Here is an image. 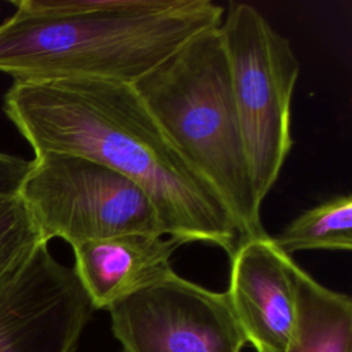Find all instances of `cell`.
Listing matches in <instances>:
<instances>
[{"label":"cell","mask_w":352,"mask_h":352,"mask_svg":"<svg viewBox=\"0 0 352 352\" xmlns=\"http://www.w3.org/2000/svg\"><path fill=\"white\" fill-rule=\"evenodd\" d=\"M4 113L36 155H80L135 182L157 208L165 234L183 245L201 242L232 256L243 241L230 209L166 138L133 84L14 81Z\"/></svg>","instance_id":"obj_1"},{"label":"cell","mask_w":352,"mask_h":352,"mask_svg":"<svg viewBox=\"0 0 352 352\" xmlns=\"http://www.w3.org/2000/svg\"><path fill=\"white\" fill-rule=\"evenodd\" d=\"M0 23V72L19 82L135 84L197 34L217 28L212 0H21Z\"/></svg>","instance_id":"obj_2"},{"label":"cell","mask_w":352,"mask_h":352,"mask_svg":"<svg viewBox=\"0 0 352 352\" xmlns=\"http://www.w3.org/2000/svg\"><path fill=\"white\" fill-rule=\"evenodd\" d=\"M133 88L182 157L223 199L243 241L265 236L219 26L192 37Z\"/></svg>","instance_id":"obj_3"},{"label":"cell","mask_w":352,"mask_h":352,"mask_svg":"<svg viewBox=\"0 0 352 352\" xmlns=\"http://www.w3.org/2000/svg\"><path fill=\"white\" fill-rule=\"evenodd\" d=\"M253 186L263 204L290 153V104L300 73L289 40L253 6L231 1L219 25Z\"/></svg>","instance_id":"obj_4"},{"label":"cell","mask_w":352,"mask_h":352,"mask_svg":"<svg viewBox=\"0 0 352 352\" xmlns=\"http://www.w3.org/2000/svg\"><path fill=\"white\" fill-rule=\"evenodd\" d=\"M21 198L45 243L122 234L166 235L150 197L124 175L92 160L60 153L36 155Z\"/></svg>","instance_id":"obj_5"},{"label":"cell","mask_w":352,"mask_h":352,"mask_svg":"<svg viewBox=\"0 0 352 352\" xmlns=\"http://www.w3.org/2000/svg\"><path fill=\"white\" fill-rule=\"evenodd\" d=\"M107 311L120 352H241L246 344L227 293L175 271Z\"/></svg>","instance_id":"obj_6"},{"label":"cell","mask_w":352,"mask_h":352,"mask_svg":"<svg viewBox=\"0 0 352 352\" xmlns=\"http://www.w3.org/2000/svg\"><path fill=\"white\" fill-rule=\"evenodd\" d=\"M94 309L73 267L41 245L0 292V352H76Z\"/></svg>","instance_id":"obj_7"},{"label":"cell","mask_w":352,"mask_h":352,"mask_svg":"<svg viewBox=\"0 0 352 352\" xmlns=\"http://www.w3.org/2000/svg\"><path fill=\"white\" fill-rule=\"evenodd\" d=\"M294 267L270 235L249 238L230 256L227 296L246 342L257 352H285L294 314Z\"/></svg>","instance_id":"obj_8"},{"label":"cell","mask_w":352,"mask_h":352,"mask_svg":"<svg viewBox=\"0 0 352 352\" xmlns=\"http://www.w3.org/2000/svg\"><path fill=\"white\" fill-rule=\"evenodd\" d=\"M183 243L168 235L122 234L73 246L76 271L95 309L117 301L172 272L170 257Z\"/></svg>","instance_id":"obj_9"},{"label":"cell","mask_w":352,"mask_h":352,"mask_svg":"<svg viewBox=\"0 0 352 352\" xmlns=\"http://www.w3.org/2000/svg\"><path fill=\"white\" fill-rule=\"evenodd\" d=\"M296 314L285 352H352V300L294 267Z\"/></svg>","instance_id":"obj_10"},{"label":"cell","mask_w":352,"mask_h":352,"mask_svg":"<svg viewBox=\"0 0 352 352\" xmlns=\"http://www.w3.org/2000/svg\"><path fill=\"white\" fill-rule=\"evenodd\" d=\"M272 239L287 256L318 249L351 250L352 195H337L304 210Z\"/></svg>","instance_id":"obj_11"},{"label":"cell","mask_w":352,"mask_h":352,"mask_svg":"<svg viewBox=\"0 0 352 352\" xmlns=\"http://www.w3.org/2000/svg\"><path fill=\"white\" fill-rule=\"evenodd\" d=\"M48 245L21 195L0 197V292L23 270L38 246Z\"/></svg>","instance_id":"obj_12"},{"label":"cell","mask_w":352,"mask_h":352,"mask_svg":"<svg viewBox=\"0 0 352 352\" xmlns=\"http://www.w3.org/2000/svg\"><path fill=\"white\" fill-rule=\"evenodd\" d=\"M33 166V160L0 153V197L18 195Z\"/></svg>","instance_id":"obj_13"}]
</instances>
